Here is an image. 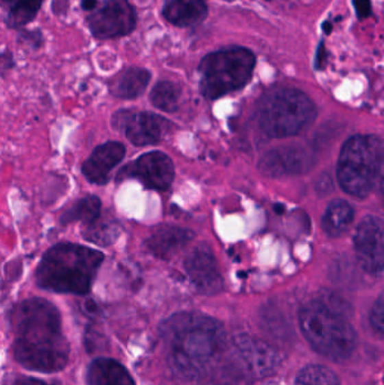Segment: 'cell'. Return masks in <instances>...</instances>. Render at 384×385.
<instances>
[{
	"instance_id": "cell-1",
	"label": "cell",
	"mask_w": 384,
	"mask_h": 385,
	"mask_svg": "<svg viewBox=\"0 0 384 385\" xmlns=\"http://www.w3.org/2000/svg\"><path fill=\"white\" fill-rule=\"evenodd\" d=\"M10 327L15 334L13 353L23 367L35 372L58 373L69 362L70 345L62 332L57 306L43 297H29L13 306Z\"/></svg>"
},
{
	"instance_id": "cell-2",
	"label": "cell",
	"mask_w": 384,
	"mask_h": 385,
	"mask_svg": "<svg viewBox=\"0 0 384 385\" xmlns=\"http://www.w3.org/2000/svg\"><path fill=\"white\" fill-rule=\"evenodd\" d=\"M170 363L187 379L201 375L226 346L224 325L200 313H178L163 325Z\"/></svg>"
},
{
	"instance_id": "cell-3",
	"label": "cell",
	"mask_w": 384,
	"mask_h": 385,
	"mask_svg": "<svg viewBox=\"0 0 384 385\" xmlns=\"http://www.w3.org/2000/svg\"><path fill=\"white\" fill-rule=\"evenodd\" d=\"M104 253L79 243H60L45 251L35 271L42 290L84 297L92 290Z\"/></svg>"
},
{
	"instance_id": "cell-4",
	"label": "cell",
	"mask_w": 384,
	"mask_h": 385,
	"mask_svg": "<svg viewBox=\"0 0 384 385\" xmlns=\"http://www.w3.org/2000/svg\"><path fill=\"white\" fill-rule=\"evenodd\" d=\"M348 306L333 294L309 302L300 310V328L317 353L335 362L352 356L357 344L347 319Z\"/></svg>"
},
{
	"instance_id": "cell-5",
	"label": "cell",
	"mask_w": 384,
	"mask_h": 385,
	"mask_svg": "<svg viewBox=\"0 0 384 385\" xmlns=\"http://www.w3.org/2000/svg\"><path fill=\"white\" fill-rule=\"evenodd\" d=\"M383 142L376 136L359 134L344 143L338 159L337 178L345 192L366 197L382 186Z\"/></svg>"
},
{
	"instance_id": "cell-6",
	"label": "cell",
	"mask_w": 384,
	"mask_h": 385,
	"mask_svg": "<svg viewBox=\"0 0 384 385\" xmlns=\"http://www.w3.org/2000/svg\"><path fill=\"white\" fill-rule=\"evenodd\" d=\"M313 101L294 88H276L266 92L259 103V127L271 138L296 136L313 122Z\"/></svg>"
},
{
	"instance_id": "cell-7",
	"label": "cell",
	"mask_w": 384,
	"mask_h": 385,
	"mask_svg": "<svg viewBox=\"0 0 384 385\" xmlns=\"http://www.w3.org/2000/svg\"><path fill=\"white\" fill-rule=\"evenodd\" d=\"M255 64L252 51L240 47L208 54L199 68L202 95L217 99L243 88L252 79Z\"/></svg>"
},
{
	"instance_id": "cell-8",
	"label": "cell",
	"mask_w": 384,
	"mask_h": 385,
	"mask_svg": "<svg viewBox=\"0 0 384 385\" xmlns=\"http://www.w3.org/2000/svg\"><path fill=\"white\" fill-rule=\"evenodd\" d=\"M110 125L117 132L123 133L132 145L145 147L159 142L170 124L158 114L124 108L112 115Z\"/></svg>"
},
{
	"instance_id": "cell-9",
	"label": "cell",
	"mask_w": 384,
	"mask_h": 385,
	"mask_svg": "<svg viewBox=\"0 0 384 385\" xmlns=\"http://www.w3.org/2000/svg\"><path fill=\"white\" fill-rule=\"evenodd\" d=\"M175 168L171 159L164 152L152 151L121 168L115 182L136 179L148 190L164 192L171 186Z\"/></svg>"
},
{
	"instance_id": "cell-10",
	"label": "cell",
	"mask_w": 384,
	"mask_h": 385,
	"mask_svg": "<svg viewBox=\"0 0 384 385\" xmlns=\"http://www.w3.org/2000/svg\"><path fill=\"white\" fill-rule=\"evenodd\" d=\"M233 353L241 372L252 379L273 375L280 367V357L276 349L252 336H237L233 340Z\"/></svg>"
},
{
	"instance_id": "cell-11",
	"label": "cell",
	"mask_w": 384,
	"mask_h": 385,
	"mask_svg": "<svg viewBox=\"0 0 384 385\" xmlns=\"http://www.w3.org/2000/svg\"><path fill=\"white\" fill-rule=\"evenodd\" d=\"M87 24L98 40L122 38L136 29V10L128 0H106L87 17Z\"/></svg>"
},
{
	"instance_id": "cell-12",
	"label": "cell",
	"mask_w": 384,
	"mask_h": 385,
	"mask_svg": "<svg viewBox=\"0 0 384 385\" xmlns=\"http://www.w3.org/2000/svg\"><path fill=\"white\" fill-rule=\"evenodd\" d=\"M354 248L359 264L366 273L381 276L384 267L383 221L378 216H366L356 229Z\"/></svg>"
},
{
	"instance_id": "cell-13",
	"label": "cell",
	"mask_w": 384,
	"mask_h": 385,
	"mask_svg": "<svg viewBox=\"0 0 384 385\" xmlns=\"http://www.w3.org/2000/svg\"><path fill=\"white\" fill-rule=\"evenodd\" d=\"M186 273L200 293L217 294L224 288V278L211 248L200 245L185 259Z\"/></svg>"
},
{
	"instance_id": "cell-14",
	"label": "cell",
	"mask_w": 384,
	"mask_h": 385,
	"mask_svg": "<svg viewBox=\"0 0 384 385\" xmlns=\"http://www.w3.org/2000/svg\"><path fill=\"white\" fill-rule=\"evenodd\" d=\"M311 166V151L301 145H287L271 150L259 162V171L268 177L302 174Z\"/></svg>"
},
{
	"instance_id": "cell-15",
	"label": "cell",
	"mask_w": 384,
	"mask_h": 385,
	"mask_svg": "<svg viewBox=\"0 0 384 385\" xmlns=\"http://www.w3.org/2000/svg\"><path fill=\"white\" fill-rule=\"evenodd\" d=\"M126 149L119 141H108L97 145L82 164V174L88 183L105 186L114 168L125 157Z\"/></svg>"
},
{
	"instance_id": "cell-16",
	"label": "cell",
	"mask_w": 384,
	"mask_h": 385,
	"mask_svg": "<svg viewBox=\"0 0 384 385\" xmlns=\"http://www.w3.org/2000/svg\"><path fill=\"white\" fill-rule=\"evenodd\" d=\"M194 234L189 229L173 225L161 227L145 240L149 251L161 259H168L193 240Z\"/></svg>"
},
{
	"instance_id": "cell-17",
	"label": "cell",
	"mask_w": 384,
	"mask_h": 385,
	"mask_svg": "<svg viewBox=\"0 0 384 385\" xmlns=\"http://www.w3.org/2000/svg\"><path fill=\"white\" fill-rule=\"evenodd\" d=\"M152 73L148 70L138 66H130L122 73H117L108 82L110 95L121 99H134L145 92Z\"/></svg>"
},
{
	"instance_id": "cell-18",
	"label": "cell",
	"mask_w": 384,
	"mask_h": 385,
	"mask_svg": "<svg viewBox=\"0 0 384 385\" xmlns=\"http://www.w3.org/2000/svg\"><path fill=\"white\" fill-rule=\"evenodd\" d=\"M89 385H136L132 375L125 367L108 357H98L87 369Z\"/></svg>"
},
{
	"instance_id": "cell-19",
	"label": "cell",
	"mask_w": 384,
	"mask_h": 385,
	"mask_svg": "<svg viewBox=\"0 0 384 385\" xmlns=\"http://www.w3.org/2000/svg\"><path fill=\"white\" fill-rule=\"evenodd\" d=\"M208 7L204 0H166L163 15L168 22L178 27H189L206 17Z\"/></svg>"
},
{
	"instance_id": "cell-20",
	"label": "cell",
	"mask_w": 384,
	"mask_h": 385,
	"mask_svg": "<svg viewBox=\"0 0 384 385\" xmlns=\"http://www.w3.org/2000/svg\"><path fill=\"white\" fill-rule=\"evenodd\" d=\"M354 210L343 199H335L322 216V225L328 237H339L353 222Z\"/></svg>"
},
{
	"instance_id": "cell-21",
	"label": "cell",
	"mask_w": 384,
	"mask_h": 385,
	"mask_svg": "<svg viewBox=\"0 0 384 385\" xmlns=\"http://www.w3.org/2000/svg\"><path fill=\"white\" fill-rule=\"evenodd\" d=\"M101 215V199L96 195H86L64 210L61 213L59 221L62 225H69L76 222H82L84 225H87L97 220Z\"/></svg>"
},
{
	"instance_id": "cell-22",
	"label": "cell",
	"mask_w": 384,
	"mask_h": 385,
	"mask_svg": "<svg viewBox=\"0 0 384 385\" xmlns=\"http://www.w3.org/2000/svg\"><path fill=\"white\" fill-rule=\"evenodd\" d=\"M82 238L96 246L110 247L120 237L121 227L113 219L99 216L82 230Z\"/></svg>"
},
{
	"instance_id": "cell-23",
	"label": "cell",
	"mask_w": 384,
	"mask_h": 385,
	"mask_svg": "<svg viewBox=\"0 0 384 385\" xmlns=\"http://www.w3.org/2000/svg\"><path fill=\"white\" fill-rule=\"evenodd\" d=\"M43 0H16L7 10L5 23L10 29H23L38 16Z\"/></svg>"
},
{
	"instance_id": "cell-24",
	"label": "cell",
	"mask_w": 384,
	"mask_h": 385,
	"mask_svg": "<svg viewBox=\"0 0 384 385\" xmlns=\"http://www.w3.org/2000/svg\"><path fill=\"white\" fill-rule=\"evenodd\" d=\"M180 98V87L171 82H158L150 94V101L154 108L166 113L177 111Z\"/></svg>"
},
{
	"instance_id": "cell-25",
	"label": "cell",
	"mask_w": 384,
	"mask_h": 385,
	"mask_svg": "<svg viewBox=\"0 0 384 385\" xmlns=\"http://www.w3.org/2000/svg\"><path fill=\"white\" fill-rule=\"evenodd\" d=\"M294 385H340L338 376L324 365H308L296 376Z\"/></svg>"
},
{
	"instance_id": "cell-26",
	"label": "cell",
	"mask_w": 384,
	"mask_h": 385,
	"mask_svg": "<svg viewBox=\"0 0 384 385\" xmlns=\"http://www.w3.org/2000/svg\"><path fill=\"white\" fill-rule=\"evenodd\" d=\"M17 41L19 45H25L31 50L36 51L45 43V38L40 29L29 31V29H19Z\"/></svg>"
},
{
	"instance_id": "cell-27",
	"label": "cell",
	"mask_w": 384,
	"mask_h": 385,
	"mask_svg": "<svg viewBox=\"0 0 384 385\" xmlns=\"http://www.w3.org/2000/svg\"><path fill=\"white\" fill-rule=\"evenodd\" d=\"M371 325L375 332L379 335H383L384 332V300L383 295H380L375 301L371 311Z\"/></svg>"
},
{
	"instance_id": "cell-28",
	"label": "cell",
	"mask_w": 384,
	"mask_h": 385,
	"mask_svg": "<svg viewBox=\"0 0 384 385\" xmlns=\"http://www.w3.org/2000/svg\"><path fill=\"white\" fill-rule=\"evenodd\" d=\"M3 385H59L57 383H49L45 380L36 379L32 376L21 374H10L3 379Z\"/></svg>"
},
{
	"instance_id": "cell-29",
	"label": "cell",
	"mask_w": 384,
	"mask_h": 385,
	"mask_svg": "<svg viewBox=\"0 0 384 385\" xmlns=\"http://www.w3.org/2000/svg\"><path fill=\"white\" fill-rule=\"evenodd\" d=\"M15 66L13 52L7 48H0V76H5Z\"/></svg>"
},
{
	"instance_id": "cell-30",
	"label": "cell",
	"mask_w": 384,
	"mask_h": 385,
	"mask_svg": "<svg viewBox=\"0 0 384 385\" xmlns=\"http://www.w3.org/2000/svg\"><path fill=\"white\" fill-rule=\"evenodd\" d=\"M333 190V180L328 174H324L319 177V179L315 183V190L322 196L327 195Z\"/></svg>"
},
{
	"instance_id": "cell-31",
	"label": "cell",
	"mask_w": 384,
	"mask_h": 385,
	"mask_svg": "<svg viewBox=\"0 0 384 385\" xmlns=\"http://www.w3.org/2000/svg\"><path fill=\"white\" fill-rule=\"evenodd\" d=\"M353 5L359 19L366 18L371 15L372 6L370 0H353Z\"/></svg>"
},
{
	"instance_id": "cell-32",
	"label": "cell",
	"mask_w": 384,
	"mask_h": 385,
	"mask_svg": "<svg viewBox=\"0 0 384 385\" xmlns=\"http://www.w3.org/2000/svg\"><path fill=\"white\" fill-rule=\"evenodd\" d=\"M326 61H327V53L324 50V43H320L318 53H317V59H315V68L322 69L326 64Z\"/></svg>"
},
{
	"instance_id": "cell-33",
	"label": "cell",
	"mask_w": 384,
	"mask_h": 385,
	"mask_svg": "<svg viewBox=\"0 0 384 385\" xmlns=\"http://www.w3.org/2000/svg\"><path fill=\"white\" fill-rule=\"evenodd\" d=\"M84 311L88 313L91 316H94L98 312V306L93 299H87L84 302Z\"/></svg>"
},
{
	"instance_id": "cell-34",
	"label": "cell",
	"mask_w": 384,
	"mask_h": 385,
	"mask_svg": "<svg viewBox=\"0 0 384 385\" xmlns=\"http://www.w3.org/2000/svg\"><path fill=\"white\" fill-rule=\"evenodd\" d=\"M97 5V0H82V3H80L82 10H86V12H93L96 10Z\"/></svg>"
},
{
	"instance_id": "cell-35",
	"label": "cell",
	"mask_w": 384,
	"mask_h": 385,
	"mask_svg": "<svg viewBox=\"0 0 384 385\" xmlns=\"http://www.w3.org/2000/svg\"><path fill=\"white\" fill-rule=\"evenodd\" d=\"M15 1L16 0H0V7L7 10Z\"/></svg>"
},
{
	"instance_id": "cell-36",
	"label": "cell",
	"mask_w": 384,
	"mask_h": 385,
	"mask_svg": "<svg viewBox=\"0 0 384 385\" xmlns=\"http://www.w3.org/2000/svg\"><path fill=\"white\" fill-rule=\"evenodd\" d=\"M215 385H240V384H238V383L229 382V381H226V382H220Z\"/></svg>"
},
{
	"instance_id": "cell-37",
	"label": "cell",
	"mask_w": 384,
	"mask_h": 385,
	"mask_svg": "<svg viewBox=\"0 0 384 385\" xmlns=\"http://www.w3.org/2000/svg\"><path fill=\"white\" fill-rule=\"evenodd\" d=\"M227 1H233V0H227Z\"/></svg>"
}]
</instances>
